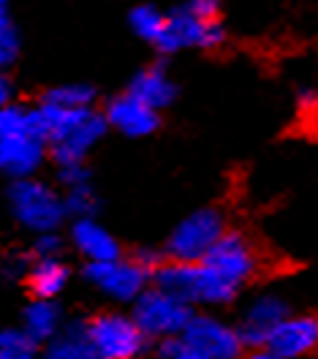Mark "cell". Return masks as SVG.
Instances as JSON below:
<instances>
[{"mask_svg": "<svg viewBox=\"0 0 318 359\" xmlns=\"http://www.w3.org/2000/svg\"><path fill=\"white\" fill-rule=\"evenodd\" d=\"M33 120L46 144V158H52L55 166L85 163L92 147L109 131L104 114L95 112V107L60 109L52 104H39L33 109Z\"/></svg>", "mask_w": 318, "mask_h": 359, "instance_id": "1", "label": "cell"}, {"mask_svg": "<svg viewBox=\"0 0 318 359\" xmlns=\"http://www.w3.org/2000/svg\"><path fill=\"white\" fill-rule=\"evenodd\" d=\"M44 161L46 144L36 128L33 109L20 104L0 107V172L11 180L36 177Z\"/></svg>", "mask_w": 318, "mask_h": 359, "instance_id": "2", "label": "cell"}, {"mask_svg": "<svg viewBox=\"0 0 318 359\" xmlns=\"http://www.w3.org/2000/svg\"><path fill=\"white\" fill-rule=\"evenodd\" d=\"M153 286L174 294L191 308H221L240 297V289L223 280L215 269H209L205 262H163L153 272Z\"/></svg>", "mask_w": 318, "mask_h": 359, "instance_id": "3", "label": "cell"}, {"mask_svg": "<svg viewBox=\"0 0 318 359\" xmlns=\"http://www.w3.org/2000/svg\"><path fill=\"white\" fill-rule=\"evenodd\" d=\"M8 210L14 221L33 231H57L66 221V207H63V194L39 177H20L8 188Z\"/></svg>", "mask_w": 318, "mask_h": 359, "instance_id": "4", "label": "cell"}, {"mask_svg": "<svg viewBox=\"0 0 318 359\" xmlns=\"http://www.w3.org/2000/svg\"><path fill=\"white\" fill-rule=\"evenodd\" d=\"M82 330L101 359H141L150 348V340L137 327L131 313L106 311L85 321Z\"/></svg>", "mask_w": 318, "mask_h": 359, "instance_id": "5", "label": "cell"}, {"mask_svg": "<svg viewBox=\"0 0 318 359\" xmlns=\"http://www.w3.org/2000/svg\"><path fill=\"white\" fill-rule=\"evenodd\" d=\"M131 318L137 321V327L144 332L147 340H172L180 337L185 330L188 318L193 316V308L177 299L174 294L163 292L158 286H147L131 302Z\"/></svg>", "mask_w": 318, "mask_h": 359, "instance_id": "6", "label": "cell"}, {"mask_svg": "<svg viewBox=\"0 0 318 359\" xmlns=\"http://www.w3.org/2000/svg\"><path fill=\"white\" fill-rule=\"evenodd\" d=\"M226 218L221 210L215 207H202L191 215H185L180 224L172 229L163 256L169 262H199L209 248L221 240V234L226 231Z\"/></svg>", "mask_w": 318, "mask_h": 359, "instance_id": "7", "label": "cell"}, {"mask_svg": "<svg viewBox=\"0 0 318 359\" xmlns=\"http://www.w3.org/2000/svg\"><path fill=\"white\" fill-rule=\"evenodd\" d=\"M223 39H226V30L221 20H202L191 14L185 6H180L163 14V27L153 46L160 55H174L185 49H212V46L223 44Z\"/></svg>", "mask_w": 318, "mask_h": 359, "instance_id": "8", "label": "cell"}, {"mask_svg": "<svg viewBox=\"0 0 318 359\" xmlns=\"http://www.w3.org/2000/svg\"><path fill=\"white\" fill-rule=\"evenodd\" d=\"M182 346L205 359H242L245 346L237 335V327L212 313H193L180 332Z\"/></svg>", "mask_w": 318, "mask_h": 359, "instance_id": "9", "label": "cell"}, {"mask_svg": "<svg viewBox=\"0 0 318 359\" xmlns=\"http://www.w3.org/2000/svg\"><path fill=\"white\" fill-rule=\"evenodd\" d=\"M85 280L98 294L109 297L112 302L131 305L139 294L150 286L153 275L144 267H139L131 256H117L109 262L85 264Z\"/></svg>", "mask_w": 318, "mask_h": 359, "instance_id": "10", "label": "cell"}, {"mask_svg": "<svg viewBox=\"0 0 318 359\" xmlns=\"http://www.w3.org/2000/svg\"><path fill=\"white\" fill-rule=\"evenodd\" d=\"M205 262L209 269H215L223 280H228L231 286H237L240 292L253 280V275L258 272V253L242 231L226 229L221 234V240L207 250L199 259Z\"/></svg>", "mask_w": 318, "mask_h": 359, "instance_id": "11", "label": "cell"}, {"mask_svg": "<svg viewBox=\"0 0 318 359\" xmlns=\"http://www.w3.org/2000/svg\"><path fill=\"white\" fill-rule=\"evenodd\" d=\"M291 313V305L283 294L277 292H261L250 299L248 305L242 308V316H240V324L237 327V335L242 340L245 351H253V348H261L264 340L270 337L275 327Z\"/></svg>", "mask_w": 318, "mask_h": 359, "instance_id": "12", "label": "cell"}, {"mask_svg": "<svg viewBox=\"0 0 318 359\" xmlns=\"http://www.w3.org/2000/svg\"><path fill=\"white\" fill-rule=\"evenodd\" d=\"M318 321L313 313H289L270 337L264 340V351L277 359H307L316 351Z\"/></svg>", "mask_w": 318, "mask_h": 359, "instance_id": "13", "label": "cell"}, {"mask_svg": "<svg viewBox=\"0 0 318 359\" xmlns=\"http://www.w3.org/2000/svg\"><path fill=\"white\" fill-rule=\"evenodd\" d=\"M104 120H106V128H114L117 134L141 139V136H150L158 131L160 112L150 109L147 104H141L131 93H123V95H114L106 104Z\"/></svg>", "mask_w": 318, "mask_h": 359, "instance_id": "14", "label": "cell"}, {"mask_svg": "<svg viewBox=\"0 0 318 359\" xmlns=\"http://www.w3.org/2000/svg\"><path fill=\"white\" fill-rule=\"evenodd\" d=\"M71 245L76 248L79 256H85L88 264L123 256L117 237L98 218H76L71 224Z\"/></svg>", "mask_w": 318, "mask_h": 359, "instance_id": "15", "label": "cell"}, {"mask_svg": "<svg viewBox=\"0 0 318 359\" xmlns=\"http://www.w3.org/2000/svg\"><path fill=\"white\" fill-rule=\"evenodd\" d=\"M25 283L33 294V299H57L69 289L71 267L63 256H49V259H33L25 267Z\"/></svg>", "mask_w": 318, "mask_h": 359, "instance_id": "16", "label": "cell"}, {"mask_svg": "<svg viewBox=\"0 0 318 359\" xmlns=\"http://www.w3.org/2000/svg\"><path fill=\"white\" fill-rule=\"evenodd\" d=\"M125 93H131L141 104H147L150 109L160 112V109H166V107L174 104V98H177V82L166 71V66L155 63V66L141 68L137 76L131 79V85H128Z\"/></svg>", "mask_w": 318, "mask_h": 359, "instance_id": "17", "label": "cell"}, {"mask_svg": "<svg viewBox=\"0 0 318 359\" xmlns=\"http://www.w3.org/2000/svg\"><path fill=\"white\" fill-rule=\"evenodd\" d=\"M63 311L55 299H30L22 313V330L39 348L63 330Z\"/></svg>", "mask_w": 318, "mask_h": 359, "instance_id": "18", "label": "cell"}, {"mask_svg": "<svg viewBox=\"0 0 318 359\" xmlns=\"http://www.w3.org/2000/svg\"><path fill=\"white\" fill-rule=\"evenodd\" d=\"M36 359H101L92 346L85 337L82 324H69L63 327L57 335L52 337L49 343H44L39 348V357Z\"/></svg>", "mask_w": 318, "mask_h": 359, "instance_id": "19", "label": "cell"}, {"mask_svg": "<svg viewBox=\"0 0 318 359\" xmlns=\"http://www.w3.org/2000/svg\"><path fill=\"white\" fill-rule=\"evenodd\" d=\"M41 104H52L60 109H90L95 104V88H90L88 82H66L46 90Z\"/></svg>", "mask_w": 318, "mask_h": 359, "instance_id": "20", "label": "cell"}, {"mask_svg": "<svg viewBox=\"0 0 318 359\" xmlns=\"http://www.w3.org/2000/svg\"><path fill=\"white\" fill-rule=\"evenodd\" d=\"M63 194V207H66V218H95L98 215V207L101 199L98 194L92 191L90 185H79V188H69V191H60Z\"/></svg>", "mask_w": 318, "mask_h": 359, "instance_id": "21", "label": "cell"}, {"mask_svg": "<svg viewBox=\"0 0 318 359\" xmlns=\"http://www.w3.org/2000/svg\"><path fill=\"white\" fill-rule=\"evenodd\" d=\"M163 14L158 6H137L128 17L131 22V30L137 33V39H141L144 44H155L160 36V27H163Z\"/></svg>", "mask_w": 318, "mask_h": 359, "instance_id": "22", "label": "cell"}, {"mask_svg": "<svg viewBox=\"0 0 318 359\" xmlns=\"http://www.w3.org/2000/svg\"><path fill=\"white\" fill-rule=\"evenodd\" d=\"M39 346L25 335L20 327L0 330V359H36Z\"/></svg>", "mask_w": 318, "mask_h": 359, "instance_id": "23", "label": "cell"}, {"mask_svg": "<svg viewBox=\"0 0 318 359\" xmlns=\"http://www.w3.org/2000/svg\"><path fill=\"white\" fill-rule=\"evenodd\" d=\"M27 256L33 259H49V256H63V240L57 231H44V234H36L33 245L27 250Z\"/></svg>", "mask_w": 318, "mask_h": 359, "instance_id": "24", "label": "cell"}, {"mask_svg": "<svg viewBox=\"0 0 318 359\" xmlns=\"http://www.w3.org/2000/svg\"><path fill=\"white\" fill-rule=\"evenodd\" d=\"M57 182L63 191L79 188V185H90V169L88 163H71V166H57Z\"/></svg>", "mask_w": 318, "mask_h": 359, "instance_id": "25", "label": "cell"}, {"mask_svg": "<svg viewBox=\"0 0 318 359\" xmlns=\"http://www.w3.org/2000/svg\"><path fill=\"white\" fill-rule=\"evenodd\" d=\"M158 359H205V357L188 351L177 337H172V340H158Z\"/></svg>", "mask_w": 318, "mask_h": 359, "instance_id": "26", "label": "cell"}, {"mask_svg": "<svg viewBox=\"0 0 318 359\" xmlns=\"http://www.w3.org/2000/svg\"><path fill=\"white\" fill-rule=\"evenodd\" d=\"M185 8L202 20H218L221 17V0H185Z\"/></svg>", "mask_w": 318, "mask_h": 359, "instance_id": "27", "label": "cell"}, {"mask_svg": "<svg viewBox=\"0 0 318 359\" xmlns=\"http://www.w3.org/2000/svg\"><path fill=\"white\" fill-rule=\"evenodd\" d=\"M11 95H14V88H11L8 76H6V71H0V107L11 104Z\"/></svg>", "mask_w": 318, "mask_h": 359, "instance_id": "28", "label": "cell"}, {"mask_svg": "<svg viewBox=\"0 0 318 359\" xmlns=\"http://www.w3.org/2000/svg\"><path fill=\"white\" fill-rule=\"evenodd\" d=\"M11 25V0H0V27Z\"/></svg>", "mask_w": 318, "mask_h": 359, "instance_id": "29", "label": "cell"}, {"mask_svg": "<svg viewBox=\"0 0 318 359\" xmlns=\"http://www.w3.org/2000/svg\"><path fill=\"white\" fill-rule=\"evenodd\" d=\"M242 359H277V357H272V354L264 351V348H253L250 354H242Z\"/></svg>", "mask_w": 318, "mask_h": 359, "instance_id": "30", "label": "cell"}]
</instances>
